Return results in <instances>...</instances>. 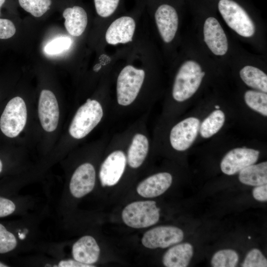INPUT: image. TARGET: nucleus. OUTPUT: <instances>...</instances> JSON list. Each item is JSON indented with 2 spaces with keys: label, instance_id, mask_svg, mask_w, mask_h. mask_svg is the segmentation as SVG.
<instances>
[{
  "label": "nucleus",
  "instance_id": "31",
  "mask_svg": "<svg viewBox=\"0 0 267 267\" xmlns=\"http://www.w3.org/2000/svg\"><path fill=\"white\" fill-rule=\"evenodd\" d=\"M15 209V205L12 201L0 197V218L11 214Z\"/></svg>",
  "mask_w": 267,
  "mask_h": 267
},
{
  "label": "nucleus",
  "instance_id": "9",
  "mask_svg": "<svg viewBox=\"0 0 267 267\" xmlns=\"http://www.w3.org/2000/svg\"><path fill=\"white\" fill-rule=\"evenodd\" d=\"M183 238V232L181 229L172 226H159L146 231L141 242L147 248H165L179 243Z\"/></svg>",
  "mask_w": 267,
  "mask_h": 267
},
{
  "label": "nucleus",
  "instance_id": "3",
  "mask_svg": "<svg viewBox=\"0 0 267 267\" xmlns=\"http://www.w3.org/2000/svg\"><path fill=\"white\" fill-rule=\"evenodd\" d=\"M130 125L111 136L104 150L105 158L101 164L99 178L103 187L116 185L127 169V147Z\"/></svg>",
  "mask_w": 267,
  "mask_h": 267
},
{
  "label": "nucleus",
  "instance_id": "6",
  "mask_svg": "<svg viewBox=\"0 0 267 267\" xmlns=\"http://www.w3.org/2000/svg\"><path fill=\"white\" fill-rule=\"evenodd\" d=\"M218 8L227 25L239 35L250 37L255 32L253 21L246 11L232 0H220Z\"/></svg>",
  "mask_w": 267,
  "mask_h": 267
},
{
  "label": "nucleus",
  "instance_id": "22",
  "mask_svg": "<svg viewBox=\"0 0 267 267\" xmlns=\"http://www.w3.org/2000/svg\"><path fill=\"white\" fill-rule=\"evenodd\" d=\"M225 117L224 113L219 109L213 111L202 122L199 131L203 138H209L218 133L222 128Z\"/></svg>",
  "mask_w": 267,
  "mask_h": 267
},
{
  "label": "nucleus",
  "instance_id": "32",
  "mask_svg": "<svg viewBox=\"0 0 267 267\" xmlns=\"http://www.w3.org/2000/svg\"><path fill=\"white\" fill-rule=\"evenodd\" d=\"M254 198L259 201H267V185L265 184L256 186L252 191Z\"/></svg>",
  "mask_w": 267,
  "mask_h": 267
},
{
  "label": "nucleus",
  "instance_id": "19",
  "mask_svg": "<svg viewBox=\"0 0 267 267\" xmlns=\"http://www.w3.org/2000/svg\"><path fill=\"white\" fill-rule=\"evenodd\" d=\"M193 254L191 244L183 243L170 248L164 254L163 263L167 267H186Z\"/></svg>",
  "mask_w": 267,
  "mask_h": 267
},
{
  "label": "nucleus",
  "instance_id": "11",
  "mask_svg": "<svg viewBox=\"0 0 267 267\" xmlns=\"http://www.w3.org/2000/svg\"><path fill=\"white\" fill-rule=\"evenodd\" d=\"M38 115L43 128L51 132L57 128L59 117L58 104L54 93L50 90L43 89L40 94Z\"/></svg>",
  "mask_w": 267,
  "mask_h": 267
},
{
  "label": "nucleus",
  "instance_id": "27",
  "mask_svg": "<svg viewBox=\"0 0 267 267\" xmlns=\"http://www.w3.org/2000/svg\"><path fill=\"white\" fill-rule=\"evenodd\" d=\"M17 245L15 236L0 223V253H5L13 250Z\"/></svg>",
  "mask_w": 267,
  "mask_h": 267
},
{
  "label": "nucleus",
  "instance_id": "16",
  "mask_svg": "<svg viewBox=\"0 0 267 267\" xmlns=\"http://www.w3.org/2000/svg\"><path fill=\"white\" fill-rule=\"evenodd\" d=\"M172 175L168 172L154 174L144 178L136 187L138 194L145 198H153L164 193L171 186Z\"/></svg>",
  "mask_w": 267,
  "mask_h": 267
},
{
  "label": "nucleus",
  "instance_id": "5",
  "mask_svg": "<svg viewBox=\"0 0 267 267\" xmlns=\"http://www.w3.org/2000/svg\"><path fill=\"white\" fill-rule=\"evenodd\" d=\"M159 212L154 201H136L125 207L122 218L128 226L142 228L156 224L159 220Z\"/></svg>",
  "mask_w": 267,
  "mask_h": 267
},
{
  "label": "nucleus",
  "instance_id": "24",
  "mask_svg": "<svg viewBox=\"0 0 267 267\" xmlns=\"http://www.w3.org/2000/svg\"><path fill=\"white\" fill-rule=\"evenodd\" d=\"M239 259L237 253L231 249L218 251L213 256L211 265L214 267H234Z\"/></svg>",
  "mask_w": 267,
  "mask_h": 267
},
{
  "label": "nucleus",
  "instance_id": "35",
  "mask_svg": "<svg viewBox=\"0 0 267 267\" xmlns=\"http://www.w3.org/2000/svg\"><path fill=\"white\" fill-rule=\"evenodd\" d=\"M8 267L6 265L0 262V267Z\"/></svg>",
  "mask_w": 267,
  "mask_h": 267
},
{
  "label": "nucleus",
  "instance_id": "18",
  "mask_svg": "<svg viewBox=\"0 0 267 267\" xmlns=\"http://www.w3.org/2000/svg\"><path fill=\"white\" fill-rule=\"evenodd\" d=\"M63 16L64 26L70 35L79 37L83 33L88 23L87 14L83 8L79 6L68 7L64 10Z\"/></svg>",
  "mask_w": 267,
  "mask_h": 267
},
{
  "label": "nucleus",
  "instance_id": "1",
  "mask_svg": "<svg viewBox=\"0 0 267 267\" xmlns=\"http://www.w3.org/2000/svg\"><path fill=\"white\" fill-rule=\"evenodd\" d=\"M146 86V72L128 65L119 73L116 81L115 95L111 99V120L147 113L151 98L144 92Z\"/></svg>",
  "mask_w": 267,
  "mask_h": 267
},
{
  "label": "nucleus",
  "instance_id": "33",
  "mask_svg": "<svg viewBox=\"0 0 267 267\" xmlns=\"http://www.w3.org/2000/svg\"><path fill=\"white\" fill-rule=\"evenodd\" d=\"M58 267H92L93 266L80 263L75 260H68L60 261Z\"/></svg>",
  "mask_w": 267,
  "mask_h": 267
},
{
  "label": "nucleus",
  "instance_id": "30",
  "mask_svg": "<svg viewBox=\"0 0 267 267\" xmlns=\"http://www.w3.org/2000/svg\"><path fill=\"white\" fill-rule=\"evenodd\" d=\"M16 28L12 21L6 19L0 18V39H7L12 37L15 33Z\"/></svg>",
  "mask_w": 267,
  "mask_h": 267
},
{
  "label": "nucleus",
  "instance_id": "17",
  "mask_svg": "<svg viewBox=\"0 0 267 267\" xmlns=\"http://www.w3.org/2000/svg\"><path fill=\"white\" fill-rule=\"evenodd\" d=\"M72 253L76 261L92 265L98 260L100 248L93 237L86 235L80 238L74 244Z\"/></svg>",
  "mask_w": 267,
  "mask_h": 267
},
{
  "label": "nucleus",
  "instance_id": "13",
  "mask_svg": "<svg viewBox=\"0 0 267 267\" xmlns=\"http://www.w3.org/2000/svg\"><path fill=\"white\" fill-rule=\"evenodd\" d=\"M204 41L210 50L216 55H224L228 48L226 35L219 21L214 17L208 18L203 27Z\"/></svg>",
  "mask_w": 267,
  "mask_h": 267
},
{
  "label": "nucleus",
  "instance_id": "20",
  "mask_svg": "<svg viewBox=\"0 0 267 267\" xmlns=\"http://www.w3.org/2000/svg\"><path fill=\"white\" fill-rule=\"evenodd\" d=\"M239 173V179L243 184L259 186L267 183V162L251 165L243 169Z\"/></svg>",
  "mask_w": 267,
  "mask_h": 267
},
{
  "label": "nucleus",
  "instance_id": "14",
  "mask_svg": "<svg viewBox=\"0 0 267 267\" xmlns=\"http://www.w3.org/2000/svg\"><path fill=\"white\" fill-rule=\"evenodd\" d=\"M155 19L162 40L166 43H170L178 28V18L176 9L169 4H162L155 13Z\"/></svg>",
  "mask_w": 267,
  "mask_h": 267
},
{
  "label": "nucleus",
  "instance_id": "8",
  "mask_svg": "<svg viewBox=\"0 0 267 267\" xmlns=\"http://www.w3.org/2000/svg\"><path fill=\"white\" fill-rule=\"evenodd\" d=\"M200 126V120L195 117H188L174 125L168 133L169 146L178 152L187 150L195 140Z\"/></svg>",
  "mask_w": 267,
  "mask_h": 267
},
{
  "label": "nucleus",
  "instance_id": "2",
  "mask_svg": "<svg viewBox=\"0 0 267 267\" xmlns=\"http://www.w3.org/2000/svg\"><path fill=\"white\" fill-rule=\"evenodd\" d=\"M105 94L100 98H88L76 112L69 127L70 135L80 140L95 128L111 120V99Z\"/></svg>",
  "mask_w": 267,
  "mask_h": 267
},
{
  "label": "nucleus",
  "instance_id": "34",
  "mask_svg": "<svg viewBox=\"0 0 267 267\" xmlns=\"http://www.w3.org/2000/svg\"><path fill=\"white\" fill-rule=\"evenodd\" d=\"M5 0H0V9L3 4L4 3Z\"/></svg>",
  "mask_w": 267,
  "mask_h": 267
},
{
  "label": "nucleus",
  "instance_id": "10",
  "mask_svg": "<svg viewBox=\"0 0 267 267\" xmlns=\"http://www.w3.org/2000/svg\"><path fill=\"white\" fill-rule=\"evenodd\" d=\"M260 154L258 150L246 147L234 148L228 152L221 162V169L225 174L233 175L245 167L255 164Z\"/></svg>",
  "mask_w": 267,
  "mask_h": 267
},
{
  "label": "nucleus",
  "instance_id": "23",
  "mask_svg": "<svg viewBox=\"0 0 267 267\" xmlns=\"http://www.w3.org/2000/svg\"><path fill=\"white\" fill-rule=\"evenodd\" d=\"M246 104L251 109L265 116H267V94L266 92L249 90L244 94Z\"/></svg>",
  "mask_w": 267,
  "mask_h": 267
},
{
  "label": "nucleus",
  "instance_id": "36",
  "mask_svg": "<svg viewBox=\"0 0 267 267\" xmlns=\"http://www.w3.org/2000/svg\"><path fill=\"white\" fill-rule=\"evenodd\" d=\"M2 168V164L1 161L0 160V173L1 172Z\"/></svg>",
  "mask_w": 267,
  "mask_h": 267
},
{
  "label": "nucleus",
  "instance_id": "21",
  "mask_svg": "<svg viewBox=\"0 0 267 267\" xmlns=\"http://www.w3.org/2000/svg\"><path fill=\"white\" fill-rule=\"evenodd\" d=\"M240 76L242 81L249 87L267 92V76L260 69L247 65L240 71Z\"/></svg>",
  "mask_w": 267,
  "mask_h": 267
},
{
  "label": "nucleus",
  "instance_id": "26",
  "mask_svg": "<svg viewBox=\"0 0 267 267\" xmlns=\"http://www.w3.org/2000/svg\"><path fill=\"white\" fill-rule=\"evenodd\" d=\"M71 44L72 40L70 37L60 36L47 43L44 51L48 55H56L68 50Z\"/></svg>",
  "mask_w": 267,
  "mask_h": 267
},
{
  "label": "nucleus",
  "instance_id": "12",
  "mask_svg": "<svg viewBox=\"0 0 267 267\" xmlns=\"http://www.w3.org/2000/svg\"><path fill=\"white\" fill-rule=\"evenodd\" d=\"M96 171L93 165L85 162L78 166L73 173L69 188L72 195L81 198L92 191L94 187Z\"/></svg>",
  "mask_w": 267,
  "mask_h": 267
},
{
  "label": "nucleus",
  "instance_id": "28",
  "mask_svg": "<svg viewBox=\"0 0 267 267\" xmlns=\"http://www.w3.org/2000/svg\"><path fill=\"white\" fill-rule=\"evenodd\" d=\"M120 0H94L97 14L105 18L111 16L116 10Z\"/></svg>",
  "mask_w": 267,
  "mask_h": 267
},
{
  "label": "nucleus",
  "instance_id": "25",
  "mask_svg": "<svg viewBox=\"0 0 267 267\" xmlns=\"http://www.w3.org/2000/svg\"><path fill=\"white\" fill-rule=\"evenodd\" d=\"M18 1L22 8L36 17L44 15L51 4V0H18Z\"/></svg>",
  "mask_w": 267,
  "mask_h": 267
},
{
  "label": "nucleus",
  "instance_id": "15",
  "mask_svg": "<svg viewBox=\"0 0 267 267\" xmlns=\"http://www.w3.org/2000/svg\"><path fill=\"white\" fill-rule=\"evenodd\" d=\"M135 29L134 19L130 16H122L115 20L108 28L105 40L110 44H126L133 40Z\"/></svg>",
  "mask_w": 267,
  "mask_h": 267
},
{
  "label": "nucleus",
  "instance_id": "37",
  "mask_svg": "<svg viewBox=\"0 0 267 267\" xmlns=\"http://www.w3.org/2000/svg\"><path fill=\"white\" fill-rule=\"evenodd\" d=\"M215 107V108H216L217 109H219V108H220V106H218V105H216Z\"/></svg>",
  "mask_w": 267,
  "mask_h": 267
},
{
  "label": "nucleus",
  "instance_id": "4",
  "mask_svg": "<svg viewBox=\"0 0 267 267\" xmlns=\"http://www.w3.org/2000/svg\"><path fill=\"white\" fill-rule=\"evenodd\" d=\"M205 73L196 61L187 60L179 68L174 79L172 97L177 102L191 97L197 90Z\"/></svg>",
  "mask_w": 267,
  "mask_h": 267
},
{
  "label": "nucleus",
  "instance_id": "29",
  "mask_svg": "<svg viewBox=\"0 0 267 267\" xmlns=\"http://www.w3.org/2000/svg\"><path fill=\"white\" fill-rule=\"evenodd\" d=\"M242 267H266L267 260L259 249H253L247 254Z\"/></svg>",
  "mask_w": 267,
  "mask_h": 267
},
{
  "label": "nucleus",
  "instance_id": "7",
  "mask_svg": "<svg viewBox=\"0 0 267 267\" xmlns=\"http://www.w3.org/2000/svg\"><path fill=\"white\" fill-rule=\"evenodd\" d=\"M27 121V109L24 100L16 96L6 105L0 119L1 132L9 137L17 136L24 129Z\"/></svg>",
  "mask_w": 267,
  "mask_h": 267
}]
</instances>
